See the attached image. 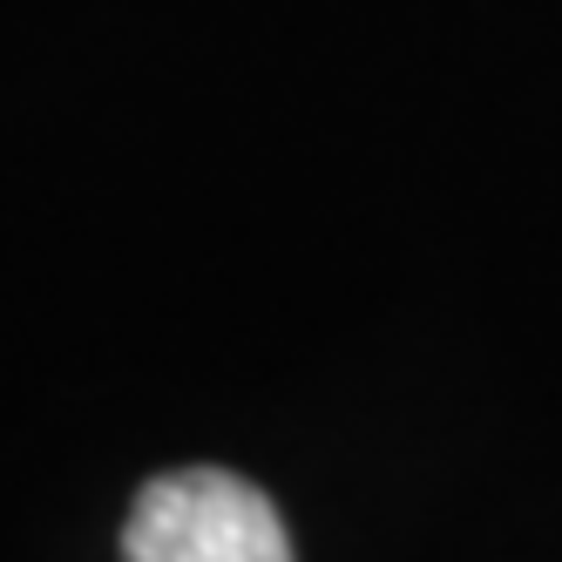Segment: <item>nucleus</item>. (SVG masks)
I'll list each match as a JSON object with an SVG mask.
<instances>
[{
	"label": "nucleus",
	"mask_w": 562,
	"mask_h": 562,
	"mask_svg": "<svg viewBox=\"0 0 562 562\" xmlns=\"http://www.w3.org/2000/svg\"><path fill=\"white\" fill-rule=\"evenodd\" d=\"M123 562H299L271 495L231 468H170L136 488Z\"/></svg>",
	"instance_id": "1"
}]
</instances>
